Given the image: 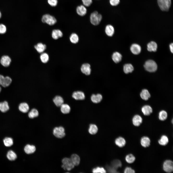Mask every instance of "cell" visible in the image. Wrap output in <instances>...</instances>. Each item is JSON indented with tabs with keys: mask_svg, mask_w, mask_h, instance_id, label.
I'll return each instance as SVG.
<instances>
[{
	"mask_svg": "<svg viewBox=\"0 0 173 173\" xmlns=\"http://www.w3.org/2000/svg\"><path fill=\"white\" fill-rule=\"evenodd\" d=\"M102 19V15L98 12L95 11L92 13L90 15V19L91 23L96 25H98Z\"/></svg>",
	"mask_w": 173,
	"mask_h": 173,
	"instance_id": "1",
	"label": "cell"
},
{
	"mask_svg": "<svg viewBox=\"0 0 173 173\" xmlns=\"http://www.w3.org/2000/svg\"><path fill=\"white\" fill-rule=\"evenodd\" d=\"M41 21L42 22L52 25L56 22V18L53 16L49 14H45L43 15Z\"/></svg>",
	"mask_w": 173,
	"mask_h": 173,
	"instance_id": "2",
	"label": "cell"
},
{
	"mask_svg": "<svg viewBox=\"0 0 173 173\" xmlns=\"http://www.w3.org/2000/svg\"><path fill=\"white\" fill-rule=\"evenodd\" d=\"M145 69L150 72H154L157 69V65L156 62L152 60L146 61L144 65Z\"/></svg>",
	"mask_w": 173,
	"mask_h": 173,
	"instance_id": "3",
	"label": "cell"
},
{
	"mask_svg": "<svg viewBox=\"0 0 173 173\" xmlns=\"http://www.w3.org/2000/svg\"><path fill=\"white\" fill-rule=\"evenodd\" d=\"M62 167L65 170L70 171L74 167L70 158L67 157L63 158L62 160Z\"/></svg>",
	"mask_w": 173,
	"mask_h": 173,
	"instance_id": "4",
	"label": "cell"
},
{
	"mask_svg": "<svg viewBox=\"0 0 173 173\" xmlns=\"http://www.w3.org/2000/svg\"><path fill=\"white\" fill-rule=\"evenodd\" d=\"M158 5L160 9L163 11H168L171 5V0H157Z\"/></svg>",
	"mask_w": 173,
	"mask_h": 173,
	"instance_id": "5",
	"label": "cell"
},
{
	"mask_svg": "<svg viewBox=\"0 0 173 173\" xmlns=\"http://www.w3.org/2000/svg\"><path fill=\"white\" fill-rule=\"evenodd\" d=\"M53 134L56 137L62 138L65 135L64 128L62 126L56 127L53 129Z\"/></svg>",
	"mask_w": 173,
	"mask_h": 173,
	"instance_id": "6",
	"label": "cell"
},
{
	"mask_svg": "<svg viewBox=\"0 0 173 173\" xmlns=\"http://www.w3.org/2000/svg\"><path fill=\"white\" fill-rule=\"evenodd\" d=\"M163 170L167 173H171L173 171V162L171 160H167L165 161L163 164Z\"/></svg>",
	"mask_w": 173,
	"mask_h": 173,
	"instance_id": "7",
	"label": "cell"
},
{
	"mask_svg": "<svg viewBox=\"0 0 173 173\" xmlns=\"http://www.w3.org/2000/svg\"><path fill=\"white\" fill-rule=\"evenodd\" d=\"M11 62V59L10 57L8 56L5 55L3 56L0 60V62L1 64L5 67L9 66Z\"/></svg>",
	"mask_w": 173,
	"mask_h": 173,
	"instance_id": "8",
	"label": "cell"
},
{
	"mask_svg": "<svg viewBox=\"0 0 173 173\" xmlns=\"http://www.w3.org/2000/svg\"><path fill=\"white\" fill-rule=\"evenodd\" d=\"M76 12L79 15L83 16H85L87 10L85 6L81 5L77 6L76 8Z\"/></svg>",
	"mask_w": 173,
	"mask_h": 173,
	"instance_id": "9",
	"label": "cell"
},
{
	"mask_svg": "<svg viewBox=\"0 0 173 173\" xmlns=\"http://www.w3.org/2000/svg\"><path fill=\"white\" fill-rule=\"evenodd\" d=\"M81 70L82 72L86 75L90 74L91 72L90 66L88 63H84L81 66Z\"/></svg>",
	"mask_w": 173,
	"mask_h": 173,
	"instance_id": "10",
	"label": "cell"
},
{
	"mask_svg": "<svg viewBox=\"0 0 173 173\" xmlns=\"http://www.w3.org/2000/svg\"><path fill=\"white\" fill-rule=\"evenodd\" d=\"M150 140L149 138L147 136L142 137L140 140V143L142 146L144 147H148L150 145Z\"/></svg>",
	"mask_w": 173,
	"mask_h": 173,
	"instance_id": "11",
	"label": "cell"
},
{
	"mask_svg": "<svg viewBox=\"0 0 173 173\" xmlns=\"http://www.w3.org/2000/svg\"><path fill=\"white\" fill-rule=\"evenodd\" d=\"M72 97L76 100H82L84 99L85 96L84 93L81 91L74 92L72 95Z\"/></svg>",
	"mask_w": 173,
	"mask_h": 173,
	"instance_id": "12",
	"label": "cell"
},
{
	"mask_svg": "<svg viewBox=\"0 0 173 173\" xmlns=\"http://www.w3.org/2000/svg\"><path fill=\"white\" fill-rule=\"evenodd\" d=\"M19 110L23 113L27 112L29 110V107L28 104L25 102L21 103L18 106Z\"/></svg>",
	"mask_w": 173,
	"mask_h": 173,
	"instance_id": "13",
	"label": "cell"
},
{
	"mask_svg": "<svg viewBox=\"0 0 173 173\" xmlns=\"http://www.w3.org/2000/svg\"><path fill=\"white\" fill-rule=\"evenodd\" d=\"M130 49L131 52L135 55L139 54L141 50L140 46L136 44H133L131 46Z\"/></svg>",
	"mask_w": 173,
	"mask_h": 173,
	"instance_id": "14",
	"label": "cell"
},
{
	"mask_svg": "<svg viewBox=\"0 0 173 173\" xmlns=\"http://www.w3.org/2000/svg\"><path fill=\"white\" fill-rule=\"evenodd\" d=\"M142 119L139 115H136L133 117L132 122L133 125L136 126H138L142 122Z\"/></svg>",
	"mask_w": 173,
	"mask_h": 173,
	"instance_id": "15",
	"label": "cell"
},
{
	"mask_svg": "<svg viewBox=\"0 0 173 173\" xmlns=\"http://www.w3.org/2000/svg\"><path fill=\"white\" fill-rule=\"evenodd\" d=\"M9 109V107L8 102L4 101L0 102V111L3 112L5 113Z\"/></svg>",
	"mask_w": 173,
	"mask_h": 173,
	"instance_id": "16",
	"label": "cell"
},
{
	"mask_svg": "<svg viewBox=\"0 0 173 173\" xmlns=\"http://www.w3.org/2000/svg\"><path fill=\"white\" fill-rule=\"evenodd\" d=\"M24 150L25 153L27 154L33 153L36 150L35 147L33 145L27 144L25 147Z\"/></svg>",
	"mask_w": 173,
	"mask_h": 173,
	"instance_id": "17",
	"label": "cell"
},
{
	"mask_svg": "<svg viewBox=\"0 0 173 173\" xmlns=\"http://www.w3.org/2000/svg\"><path fill=\"white\" fill-rule=\"evenodd\" d=\"M63 35L62 31L59 29H54L52 31V37L53 39L55 40L62 37Z\"/></svg>",
	"mask_w": 173,
	"mask_h": 173,
	"instance_id": "18",
	"label": "cell"
},
{
	"mask_svg": "<svg viewBox=\"0 0 173 173\" xmlns=\"http://www.w3.org/2000/svg\"><path fill=\"white\" fill-rule=\"evenodd\" d=\"M34 48L37 51L40 53L43 52L46 49V46L45 44L40 43L35 45Z\"/></svg>",
	"mask_w": 173,
	"mask_h": 173,
	"instance_id": "19",
	"label": "cell"
},
{
	"mask_svg": "<svg viewBox=\"0 0 173 173\" xmlns=\"http://www.w3.org/2000/svg\"><path fill=\"white\" fill-rule=\"evenodd\" d=\"M115 142L116 144L119 147H122L125 146L126 141L124 138L119 137L116 139Z\"/></svg>",
	"mask_w": 173,
	"mask_h": 173,
	"instance_id": "20",
	"label": "cell"
},
{
	"mask_svg": "<svg viewBox=\"0 0 173 173\" xmlns=\"http://www.w3.org/2000/svg\"><path fill=\"white\" fill-rule=\"evenodd\" d=\"M74 166L79 165L80 162V158L77 154H74L72 155L70 158Z\"/></svg>",
	"mask_w": 173,
	"mask_h": 173,
	"instance_id": "21",
	"label": "cell"
},
{
	"mask_svg": "<svg viewBox=\"0 0 173 173\" xmlns=\"http://www.w3.org/2000/svg\"><path fill=\"white\" fill-rule=\"evenodd\" d=\"M105 31L107 35L111 37L113 35L114 33V27L111 25H107L105 27Z\"/></svg>",
	"mask_w": 173,
	"mask_h": 173,
	"instance_id": "22",
	"label": "cell"
},
{
	"mask_svg": "<svg viewBox=\"0 0 173 173\" xmlns=\"http://www.w3.org/2000/svg\"><path fill=\"white\" fill-rule=\"evenodd\" d=\"M168 142V137L165 135H162L158 141L159 144L163 146H165L167 145Z\"/></svg>",
	"mask_w": 173,
	"mask_h": 173,
	"instance_id": "23",
	"label": "cell"
},
{
	"mask_svg": "<svg viewBox=\"0 0 173 173\" xmlns=\"http://www.w3.org/2000/svg\"><path fill=\"white\" fill-rule=\"evenodd\" d=\"M148 50L150 52H155L157 48L156 43L154 41H151L148 43L147 45Z\"/></svg>",
	"mask_w": 173,
	"mask_h": 173,
	"instance_id": "24",
	"label": "cell"
},
{
	"mask_svg": "<svg viewBox=\"0 0 173 173\" xmlns=\"http://www.w3.org/2000/svg\"><path fill=\"white\" fill-rule=\"evenodd\" d=\"M102 95L99 94H98L96 95L93 94L91 97L92 101L93 103H96L100 102L102 100Z\"/></svg>",
	"mask_w": 173,
	"mask_h": 173,
	"instance_id": "25",
	"label": "cell"
},
{
	"mask_svg": "<svg viewBox=\"0 0 173 173\" xmlns=\"http://www.w3.org/2000/svg\"><path fill=\"white\" fill-rule=\"evenodd\" d=\"M122 56L118 52L114 53L112 55V58L113 61L115 63H117L121 60Z\"/></svg>",
	"mask_w": 173,
	"mask_h": 173,
	"instance_id": "26",
	"label": "cell"
},
{
	"mask_svg": "<svg viewBox=\"0 0 173 173\" xmlns=\"http://www.w3.org/2000/svg\"><path fill=\"white\" fill-rule=\"evenodd\" d=\"M141 110L143 114L146 116L149 115L152 112V108L148 105L144 106L142 107Z\"/></svg>",
	"mask_w": 173,
	"mask_h": 173,
	"instance_id": "27",
	"label": "cell"
},
{
	"mask_svg": "<svg viewBox=\"0 0 173 173\" xmlns=\"http://www.w3.org/2000/svg\"><path fill=\"white\" fill-rule=\"evenodd\" d=\"M53 100L55 105L58 107L60 106L64 102L62 98L59 96H56L54 98Z\"/></svg>",
	"mask_w": 173,
	"mask_h": 173,
	"instance_id": "28",
	"label": "cell"
},
{
	"mask_svg": "<svg viewBox=\"0 0 173 173\" xmlns=\"http://www.w3.org/2000/svg\"><path fill=\"white\" fill-rule=\"evenodd\" d=\"M12 81L11 78L8 76L4 77V78L1 85L4 87H6L9 86Z\"/></svg>",
	"mask_w": 173,
	"mask_h": 173,
	"instance_id": "29",
	"label": "cell"
},
{
	"mask_svg": "<svg viewBox=\"0 0 173 173\" xmlns=\"http://www.w3.org/2000/svg\"><path fill=\"white\" fill-rule=\"evenodd\" d=\"M140 95L141 98L145 100H147L150 96L149 92L146 89H144L142 91Z\"/></svg>",
	"mask_w": 173,
	"mask_h": 173,
	"instance_id": "30",
	"label": "cell"
},
{
	"mask_svg": "<svg viewBox=\"0 0 173 173\" xmlns=\"http://www.w3.org/2000/svg\"><path fill=\"white\" fill-rule=\"evenodd\" d=\"M61 110L63 114L69 113L70 110V108L69 105L67 104H62L60 106Z\"/></svg>",
	"mask_w": 173,
	"mask_h": 173,
	"instance_id": "31",
	"label": "cell"
},
{
	"mask_svg": "<svg viewBox=\"0 0 173 173\" xmlns=\"http://www.w3.org/2000/svg\"><path fill=\"white\" fill-rule=\"evenodd\" d=\"M134 68L130 64H125L124 66V73L127 74L132 72L134 70Z\"/></svg>",
	"mask_w": 173,
	"mask_h": 173,
	"instance_id": "32",
	"label": "cell"
},
{
	"mask_svg": "<svg viewBox=\"0 0 173 173\" xmlns=\"http://www.w3.org/2000/svg\"><path fill=\"white\" fill-rule=\"evenodd\" d=\"M136 160V158L132 154H130L127 155L125 157V160L128 163L131 164L134 162Z\"/></svg>",
	"mask_w": 173,
	"mask_h": 173,
	"instance_id": "33",
	"label": "cell"
},
{
	"mask_svg": "<svg viewBox=\"0 0 173 173\" xmlns=\"http://www.w3.org/2000/svg\"><path fill=\"white\" fill-rule=\"evenodd\" d=\"M7 157L9 160L13 161L16 159L17 158V156L16 153L12 150H9L7 154Z\"/></svg>",
	"mask_w": 173,
	"mask_h": 173,
	"instance_id": "34",
	"label": "cell"
},
{
	"mask_svg": "<svg viewBox=\"0 0 173 173\" xmlns=\"http://www.w3.org/2000/svg\"><path fill=\"white\" fill-rule=\"evenodd\" d=\"M39 115L38 111L36 109L33 108L29 112L28 114L29 117L31 118H33L37 117Z\"/></svg>",
	"mask_w": 173,
	"mask_h": 173,
	"instance_id": "35",
	"label": "cell"
},
{
	"mask_svg": "<svg viewBox=\"0 0 173 173\" xmlns=\"http://www.w3.org/2000/svg\"><path fill=\"white\" fill-rule=\"evenodd\" d=\"M98 131V128L96 125L91 124L90 125L88 129L89 133L92 135L96 134Z\"/></svg>",
	"mask_w": 173,
	"mask_h": 173,
	"instance_id": "36",
	"label": "cell"
},
{
	"mask_svg": "<svg viewBox=\"0 0 173 173\" xmlns=\"http://www.w3.org/2000/svg\"><path fill=\"white\" fill-rule=\"evenodd\" d=\"M40 58L41 61L43 63L47 62L49 59L48 54L46 53H43L41 55Z\"/></svg>",
	"mask_w": 173,
	"mask_h": 173,
	"instance_id": "37",
	"label": "cell"
},
{
	"mask_svg": "<svg viewBox=\"0 0 173 173\" xmlns=\"http://www.w3.org/2000/svg\"><path fill=\"white\" fill-rule=\"evenodd\" d=\"M70 40L72 43H76L79 41L78 36L76 34L74 33H72L70 36Z\"/></svg>",
	"mask_w": 173,
	"mask_h": 173,
	"instance_id": "38",
	"label": "cell"
},
{
	"mask_svg": "<svg viewBox=\"0 0 173 173\" xmlns=\"http://www.w3.org/2000/svg\"><path fill=\"white\" fill-rule=\"evenodd\" d=\"M111 166L117 169L122 166L121 162L118 160H115L112 161L111 163Z\"/></svg>",
	"mask_w": 173,
	"mask_h": 173,
	"instance_id": "39",
	"label": "cell"
},
{
	"mask_svg": "<svg viewBox=\"0 0 173 173\" xmlns=\"http://www.w3.org/2000/svg\"><path fill=\"white\" fill-rule=\"evenodd\" d=\"M5 145L6 147H10L12 146L13 143L12 139L10 137H6L3 140Z\"/></svg>",
	"mask_w": 173,
	"mask_h": 173,
	"instance_id": "40",
	"label": "cell"
},
{
	"mask_svg": "<svg viewBox=\"0 0 173 173\" xmlns=\"http://www.w3.org/2000/svg\"><path fill=\"white\" fill-rule=\"evenodd\" d=\"M167 117V112L164 110L160 112L159 115V118L160 120L162 121L165 120Z\"/></svg>",
	"mask_w": 173,
	"mask_h": 173,
	"instance_id": "41",
	"label": "cell"
},
{
	"mask_svg": "<svg viewBox=\"0 0 173 173\" xmlns=\"http://www.w3.org/2000/svg\"><path fill=\"white\" fill-rule=\"evenodd\" d=\"M92 171L93 173H104L106 172V171L104 168L99 167H97L93 168Z\"/></svg>",
	"mask_w": 173,
	"mask_h": 173,
	"instance_id": "42",
	"label": "cell"
},
{
	"mask_svg": "<svg viewBox=\"0 0 173 173\" xmlns=\"http://www.w3.org/2000/svg\"><path fill=\"white\" fill-rule=\"evenodd\" d=\"M106 168L107 171L109 173H118L117 171V169L111 166L107 165L106 166Z\"/></svg>",
	"mask_w": 173,
	"mask_h": 173,
	"instance_id": "43",
	"label": "cell"
},
{
	"mask_svg": "<svg viewBox=\"0 0 173 173\" xmlns=\"http://www.w3.org/2000/svg\"><path fill=\"white\" fill-rule=\"evenodd\" d=\"M47 2L50 6L52 7L56 6L58 3L57 0H47Z\"/></svg>",
	"mask_w": 173,
	"mask_h": 173,
	"instance_id": "44",
	"label": "cell"
},
{
	"mask_svg": "<svg viewBox=\"0 0 173 173\" xmlns=\"http://www.w3.org/2000/svg\"><path fill=\"white\" fill-rule=\"evenodd\" d=\"M6 26L2 24H0V34H4L6 33Z\"/></svg>",
	"mask_w": 173,
	"mask_h": 173,
	"instance_id": "45",
	"label": "cell"
},
{
	"mask_svg": "<svg viewBox=\"0 0 173 173\" xmlns=\"http://www.w3.org/2000/svg\"><path fill=\"white\" fill-rule=\"evenodd\" d=\"M85 6L88 7L90 6L92 2V0H81Z\"/></svg>",
	"mask_w": 173,
	"mask_h": 173,
	"instance_id": "46",
	"label": "cell"
},
{
	"mask_svg": "<svg viewBox=\"0 0 173 173\" xmlns=\"http://www.w3.org/2000/svg\"><path fill=\"white\" fill-rule=\"evenodd\" d=\"M124 173H134L135 171L131 167H127L124 170Z\"/></svg>",
	"mask_w": 173,
	"mask_h": 173,
	"instance_id": "47",
	"label": "cell"
},
{
	"mask_svg": "<svg viewBox=\"0 0 173 173\" xmlns=\"http://www.w3.org/2000/svg\"><path fill=\"white\" fill-rule=\"evenodd\" d=\"M120 0H110V3L112 6H116L118 5L120 2Z\"/></svg>",
	"mask_w": 173,
	"mask_h": 173,
	"instance_id": "48",
	"label": "cell"
},
{
	"mask_svg": "<svg viewBox=\"0 0 173 173\" xmlns=\"http://www.w3.org/2000/svg\"><path fill=\"white\" fill-rule=\"evenodd\" d=\"M4 77L2 75L0 74V85H1L4 78Z\"/></svg>",
	"mask_w": 173,
	"mask_h": 173,
	"instance_id": "49",
	"label": "cell"
},
{
	"mask_svg": "<svg viewBox=\"0 0 173 173\" xmlns=\"http://www.w3.org/2000/svg\"><path fill=\"white\" fill-rule=\"evenodd\" d=\"M173 43H172L169 45L170 50L171 52L173 53Z\"/></svg>",
	"mask_w": 173,
	"mask_h": 173,
	"instance_id": "50",
	"label": "cell"
},
{
	"mask_svg": "<svg viewBox=\"0 0 173 173\" xmlns=\"http://www.w3.org/2000/svg\"><path fill=\"white\" fill-rule=\"evenodd\" d=\"M1 14L0 12V18H1Z\"/></svg>",
	"mask_w": 173,
	"mask_h": 173,
	"instance_id": "51",
	"label": "cell"
},
{
	"mask_svg": "<svg viewBox=\"0 0 173 173\" xmlns=\"http://www.w3.org/2000/svg\"><path fill=\"white\" fill-rule=\"evenodd\" d=\"M1 87L0 86V93L1 92Z\"/></svg>",
	"mask_w": 173,
	"mask_h": 173,
	"instance_id": "52",
	"label": "cell"
}]
</instances>
